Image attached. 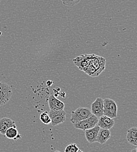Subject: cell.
I'll return each instance as SVG.
<instances>
[{
	"label": "cell",
	"mask_w": 137,
	"mask_h": 152,
	"mask_svg": "<svg viewBox=\"0 0 137 152\" xmlns=\"http://www.w3.org/2000/svg\"><path fill=\"white\" fill-rule=\"evenodd\" d=\"M73 61L80 70L92 77L99 76L105 68V59L95 54L81 55Z\"/></svg>",
	"instance_id": "cell-1"
},
{
	"label": "cell",
	"mask_w": 137,
	"mask_h": 152,
	"mask_svg": "<svg viewBox=\"0 0 137 152\" xmlns=\"http://www.w3.org/2000/svg\"><path fill=\"white\" fill-rule=\"evenodd\" d=\"M104 101L103 114L110 118H115L117 116L118 107L116 102L110 99L105 98Z\"/></svg>",
	"instance_id": "cell-2"
},
{
	"label": "cell",
	"mask_w": 137,
	"mask_h": 152,
	"mask_svg": "<svg viewBox=\"0 0 137 152\" xmlns=\"http://www.w3.org/2000/svg\"><path fill=\"white\" fill-rule=\"evenodd\" d=\"M92 114V113L90 109L84 107H78L72 113L70 122L75 125L78 122L89 118Z\"/></svg>",
	"instance_id": "cell-3"
},
{
	"label": "cell",
	"mask_w": 137,
	"mask_h": 152,
	"mask_svg": "<svg viewBox=\"0 0 137 152\" xmlns=\"http://www.w3.org/2000/svg\"><path fill=\"white\" fill-rule=\"evenodd\" d=\"M98 118L93 114H92L89 118L82 120L77 124L73 125L75 128L85 131L86 130L95 127L98 123Z\"/></svg>",
	"instance_id": "cell-4"
},
{
	"label": "cell",
	"mask_w": 137,
	"mask_h": 152,
	"mask_svg": "<svg viewBox=\"0 0 137 152\" xmlns=\"http://www.w3.org/2000/svg\"><path fill=\"white\" fill-rule=\"evenodd\" d=\"M12 94L11 86L6 83L0 81V107L6 104Z\"/></svg>",
	"instance_id": "cell-5"
},
{
	"label": "cell",
	"mask_w": 137,
	"mask_h": 152,
	"mask_svg": "<svg viewBox=\"0 0 137 152\" xmlns=\"http://www.w3.org/2000/svg\"><path fill=\"white\" fill-rule=\"evenodd\" d=\"M48 114L51 120V124L53 126L63 123L66 119V113L63 110H50Z\"/></svg>",
	"instance_id": "cell-6"
},
{
	"label": "cell",
	"mask_w": 137,
	"mask_h": 152,
	"mask_svg": "<svg viewBox=\"0 0 137 152\" xmlns=\"http://www.w3.org/2000/svg\"><path fill=\"white\" fill-rule=\"evenodd\" d=\"M104 110V101L101 98H97L91 105V112L97 118L103 116Z\"/></svg>",
	"instance_id": "cell-7"
},
{
	"label": "cell",
	"mask_w": 137,
	"mask_h": 152,
	"mask_svg": "<svg viewBox=\"0 0 137 152\" xmlns=\"http://www.w3.org/2000/svg\"><path fill=\"white\" fill-rule=\"evenodd\" d=\"M48 104L51 110H63L64 108V104L53 94L49 96Z\"/></svg>",
	"instance_id": "cell-8"
},
{
	"label": "cell",
	"mask_w": 137,
	"mask_h": 152,
	"mask_svg": "<svg viewBox=\"0 0 137 152\" xmlns=\"http://www.w3.org/2000/svg\"><path fill=\"white\" fill-rule=\"evenodd\" d=\"M11 127L17 128L16 124L12 119L4 117L0 119V133L2 135H5L6 131Z\"/></svg>",
	"instance_id": "cell-9"
},
{
	"label": "cell",
	"mask_w": 137,
	"mask_h": 152,
	"mask_svg": "<svg viewBox=\"0 0 137 152\" xmlns=\"http://www.w3.org/2000/svg\"><path fill=\"white\" fill-rule=\"evenodd\" d=\"M98 126L101 129H110L114 125V121L105 115H103L98 118Z\"/></svg>",
	"instance_id": "cell-10"
},
{
	"label": "cell",
	"mask_w": 137,
	"mask_h": 152,
	"mask_svg": "<svg viewBox=\"0 0 137 152\" xmlns=\"http://www.w3.org/2000/svg\"><path fill=\"white\" fill-rule=\"evenodd\" d=\"M100 128L98 125H96L95 127L86 130L85 132V136L87 140V142L90 143H93L94 142H97V137L98 135V131Z\"/></svg>",
	"instance_id": "cell-11"
},
{
	"label": "cell",
	"mask_w": 137,
	"mask_h": 152,
	"mask_svg": "<svg viewBox=\"0 0 137 152\" xmlns=\"http://www.w3.org/2000/svg\"><path fill=\"white\" fill-rule=\"evenodd\" d=\"M111 137V132L110 129L100 128L98 131L97 137V142L101 145L104 144Z\"/></svg>",
	"instance_id": "cell-12"
},
{
	"label": "cell",
	"mask_w": 137,
	"mask_h": 152,
	"mask_svg": "<svg viewBox=\"0 0 137 152\" xmlns=\"http://www.w3.org/2000/svg\"><path fill=\"white\" fill-rule=\"evenodd\" d=\"M126 138L130 145L137 146V127H133L128 129Z\"/></svg>",
	"instance_id": "cell-13"
},
{
	"label": "cell",
	"mask_w": 137,
	"mask_h": 152,
	"mask_svg": "<svg viewBox=\"0 0 137 152\" xmlns=\"http://www.w3.org/2000/svg\"><path fill=\"white\" fill-rule=\"evenodd\" d=\"M5 136L10 139H14L15 140H18L21 138V135L17 129V128L14 127H11L8 129L5 132Z\"/></svg>",
	"instance_id": "cell-14"
},
{
	"label": "cell",
	"mask_w": 137,
	"mask_h": 152,
	"mask_svg": "<svg viewBox=\"0 0 137 152\" xmlns=\"http://www.w3.org/2000/svg\"><path fill=\"white\" fill-rule=\"evenodd\" d=\"M40 120L42 123L46 125H48L51 123V120L49 116V114L46 111H45L40 115Z\"/></svg>",
	"instance_id": "cell-15"
},
{
	"label": "cell",
	"mask_w": 137,
	"mask_h": 152,
	"mask_svg": "<svg viewBox=\"0 0 137 152\" xmlns=\"http://www.w3.org/2000/svg\"><path fill=\"white\" fill-rule=\"evenodd\" d=\"M79 150L76 143H70L65 148L64 152H77Z\"/></svg>",
	"instance_id": "cell-16"
},
{
	"label": "cell",
	"mask_w": 137,
	"mask_h": 152,
	"mask_svg": "<svg viewBox=\"0 0 137 152\" xmlns=\"http://www.w3.org/2000/svg\"><path fill=\"white\" fill-rule=\"evenodd\" d=\"M63 4L68 7H73L78 4L81 0H62Z\"/></svg>",
	"instance_id": "cell-17"
},
{
	"label": "cell",
	"mask_w": 137,
	"mask_h": 152,
	"mask_svg": "<svg viewBox=\"0 0 137 152\" xmlns=\"http://www.w3.org/2000/svg\"><path fill=\"white\" fill-rule=\"evenodd\" d=\"M130 152H137V151H136V149H133V150H131Z\"/></svg>",
	"instance_id": "cell-18"
},
{
	"label": "cell",
	"mask_w": 137,
	"mask_h": 152,
	"mask_svg": "<svg viewBox=\"0 0 137 152\" xmlns=\"http://www.w3.org/2000/svg\"><path fill=\"white\" fill-rule=\"evenodd\" d=\"M83 152V151H81V150H78V152Z\"/></svg>",
	"instance_id": "cell-19"
},
{
	"label": "cell",
	"mask_w": 137,
	"mask_h": 152,
	"mask_svg": "<svg viewBox=\"0 0 137 152\" xmlns=\"http://www.w3.org/2000/svg\"><path fill=\"white\" fill-rule=\"evenodd\" d=\"M54 152H60V151H55Z\"/></svg>",
	"instance_id": "cell-20"
},
{
	"label": "cell",
	"mask_w": 137,
	"mask_h": 152,
	"mask_svg": "<svg viewBox=\"0 0 137 152\" xmlns=\"http://www.w3.org/2000/svg\"><path fill=\"white\" fill-rule=\"evenodd\" d=\"M136 151H137V148H136Z\"/></svg>",
	"instance_id": "cell-21"
},
{
	"label": "cell",
	"mask_w": 137,
	"mask_h": 152,
	"mask_svg": "<svg viewBox=\"0 0 137 152\" xmlns=\"http://www.w3.org/2000/svg\"><path fill=\"white\" fill-rule=\"evenodd\" d=\"M0 2H1V0H0Z\"/></svg>",
	"instance_id": "cell-22"
}]
</instances>
